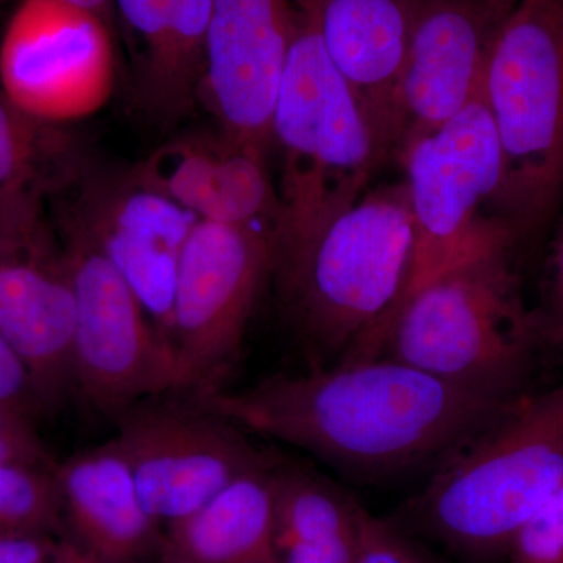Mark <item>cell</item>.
<instances>
[{
  "label": "cell",
  "mask_w": 563,
  "mask_h": 563,
  "mask_svg": "<svg viewBox=\"0 0 563 563\" xmlns=\"http://www.w3.org/2000/svg\"><path fill=\"white\" fill-rule=\"evenodd\" d=\"M192 398L246 432L373 485L432 476L525 399L472 390L390 357L276 374Z\"/></svg>",
  "instance_id": "6da1fadb"
},
{
  "label": "cell",
  "mask_w": 563,
  "mask_h": 563,
  "mask_svg": "<svg viewBox=\"0 0 563 563\" xmlns=\"http://www.w3.org/2000/svg\"><path fill=\"white\" fill-rule=\"evenodd\" d=\"M415 255L406 181L368 190L276 273L312 368L379 358Z\"/></svg>",
  "instance_id": "7a4b0ae2"
},
{
  "label": "cell",
  "mask_w": 563,
  "mask_h": 563,
  "mask_svg": "<svg viewBox=\"0 0 563 563\" xmlns=\"http://www.w3.org/2000/svg\"><path fill=\"white\" fill-rule=\"evenodd\" d=\"M518 250L515 233L501 229L429 280L404 303L380 357L472 390L526 398L543 339L521 298Z\"/></svg>",
  "instance_id": "3957f363"
},
{
  "label": "cell",
  "mask_w": 563,
  "mask_h": 563,
  "mask_svg": "<svg viewBox=\"0 0 563 563\" xmlns=\"http://www.w3.org/2000/svg\"><path fill=\"white\" fill-rule=\"evenodd\" d=\"M272 146L280 155L276 274L325 221L357 202L384 166L361 103L324 49L313 0H303L285 63Z\"/></svg>",
  "instance_id": "277c9868"
},
{
  "label": "cell",
  "mask_w": 563,
  "mask_h": 563,
  "mask_svg": "<svg viewBox=\"0 0 563 563\" xmlns=\"http://www.w3.org/2000/svg\"><path fill=\"white\" fill-rule=\"evenodd\" d=\"M563 484V387L528 396L443 463L404 507L407 526L473 561L506 555Z\"/></svg>",
  "instance_id": "5b68a950"
},
{
  "label": "cell",
  "mask_w": 563,
  "mask_h": 563,
  "mask_svg": "<svg viewBox=\"0 0 563 563\" xmlns=\"http://www.w3.org/2000/svg\"><path fill=\"white\" fill-rule=\"evenodd\" d=\"M483 92L503 152L493 214L521 246L563 201V0H515L493 41Z\"/></svg>",
  "instance_id": "8992f818"
},
{
  "label": "cell",
  "mask_w": 563,
  "mask_h": 563,
  "mask_svg": "<svg viewBox=\"0 0 563 563\" xmlns=\"http://www.w3.org/2000/svg\"><path fill=\"white\" fill-rule=\"evenodd\" d=\"M398 163L406 172L415 229L404 306L474 246L509 228L493 214L503 187V152L483 87L454 118L412 141Z\"/></svg>",
  "instance_id": "52a82bcc"
},
{
  "label": "cell",
  "mask_w": 563,
  "mask_h": 563,
  "mask_svg": "<svg viewBox=\"0 0 563 563\" xmlns=\"http://www.w3.org/2000/svg\"><path fill=\"white\" fill-rule=\"evenodd\" d=\"M274 269V236L262 228L196 221L174 285L176 390H221L242 354L263 282Z\"/></svg>",
  "instance_id": "ba28073f"
},
{
  "label": "cell",
  "mask_w": 563,
  "mask_h": 563,
  "mask_svg": "<svg viewBox=\"0 0 563 563\" xmlns=\"http://www.w3.org/2000/svg\"><path fill=\"white\" fill-rule=\"evenodd\" d=\"M62 252L76 298V391L113 420L133 404L174 393L173 347L129 282L74 217L66 221Z\"/></svg>",
  "instance_id": "9c48e42d"
},
{
  "label": "cell",
  "mask_w": 563,
  "mask_h": 563,
  "mask_svg": "<svg viewBox=\"0 0 563 563\" xmlns=\"http://www.w3.org/2000/svg\"><path fill=\"white\" fill-rule=\"evenodd\" d=\"M141 504L165 528L198 510L236 477L282 461L192 396L165 393L117 418Z\"/></svg>",
  "instance_id": "30bf717a"
},
{
  "label": "cell",
  "mask_w": 563,
  "mask_h": 563,
  "mask_svg": "<svg viewBox=\"0 0 563 563\" xmlns=\"http://www.w3.org/2000/svg\"><path fill=\"white\" fill-rule=\"evenodd\" d=\"M117 87L106 18L66 0H20L0 40V88L18 109L62 125L98 113Z\"/></svg>",
  "instance_id": "8fae6325"
},
{
  "label": "cell",
  "mask_w": 563,
  "mask_h": 563,
  "mask_svg": "<svg viewBox=\"0 0 563 563\" xmlns=\"http://www.w3.org/2000/svg\"><path fill=\"white\" fill-rule=\"evenodd\" d=\"M515 0H420L393 95L387 165L468 106Z\"/></svg>",
  "instance_id": "7c38bea8"
},
{
  "label": "cell",
  "mask_w": 563,
  "mask_h": 563,
  "mask_svg": "<svg viewBox=\"0 0 563 563\" xmlns=\"http://www.w3.org/2000/svg\"><path fill=\"white\" fill-rule=\"evenodd\" d=\"M303 0H214L201 88L221 132L272 147L274 106Z\"/></svg>",
  "instance_id": "4fadbf2b"
},
{
  "label": "cell",
  "mask_w": 563,
  "mask_h": 563,
  "mask_svg": "<svg viewBox=\"0 0 563 563\" xmlns=\"http://www.w3.org/2000/svg\"><path fill=\"white\" fill-rule=\"evenodd\" d=\"M76 314L62 247L43 225L0 244V336L27 369L43 412L76 391Z\"/></svg>",
  "instance_id": "5bb4252c"
},
{
  "label": "cell",
  "mask_w": 563,
  "mask_h": 563,
  "mask_svg": "<svg viewBox=\"0 0 563 563\" xmlns=\"http://www.w3.org/2000/svg\"><path fill=\"white\" fill-rule=\"evenodd\" d=\"M74 218L129 282L173 347L174 285L198 218L131 176L122 185H91Z\"/></svg>",
  "instance_id": "9a60e30c"
},
{
  "label": "cell",
  "mask_w": 563,
  "mask_h": 563,
  "mask_svg": "<svg viewBox=\"0 0 563 563\" xmlns=\"http://www.w3.org/2000/svg\"><path fill=\"white\" fill-rule=\"evenodd\" d=\"M198 220L252 225L273 233L282 209L265 155L220 135H188L163 144L131 174Z\"/></svg>",
  "instance_id": "2e32d148"
},
{
  "label": "cell",
  "mask_w": 563,
  "mask_h": 563,
  "mask_svg": "<svg viewBox=\"0 0 563 563\" xmlns=\"http://www.w3.org/2000/svg\"><path fill=\"white\" fill-rule=\"evenodd\" d=\"M63 536L95 563H139L161 554L163 526L141 504L128 459L109 442L55 466Z\"/></svg>",
  "instance_id": "e0dca14e"
},
{
  "label": "cell",
  "mask_w": 563,
  "mask_h": 563,
  "mask_svg": "<svg viewBox=\"0 0 563 563\" xmlns=\"http://www.w3.org/2000/svg\"><path fill=\"white\" fill-rule=\"evenodd\" d=\"M324 49L347 81L387 165L393 95L420 0H313Z\"/></svg>",
  "instance_id": "ac0fdd59"
},
{
  "label": "cell",
  "mask_w": 563,
  "mask_h": 563,
  "mask_svg": "<svg viewBox=\"0 0 563 563\" xmlns=\"http://www.w3.org/2000/svg\"><path fill=\"white\" fill-rule=\"evenodd\" d=\"M280 462L236 477L198 510L166 525L158 559L279 563L274 539V472Z\"/></svg>",
  "instance_id": "d6986e66"
},
{
  "label": "cell",
  "mask_w": 563,
  "mask_h": 563,
  "mask_svg": "<svg viewBox=\"0 0 563 563\" xmlns=\"http://www.w3.org/2000/svg\"><path fill=\"white\" fill-rule=\"evenodd\" d=\"M60 125L18 109L0 88V228L22 235L40 228V199L70 165Z\"/></svg>",
  "instance_id": "ffe728a7"
},
{
  "label": "cell",
  "mask_w": 563,
  "mask_h": 563,
  "mask_svg": "<svg viewBox=\"0 0 563 563\" xmlns=\"http://www.w3.org/2000/svg\"><path fill=\"white\" fill-rule=\"evenodd\" d=\"M214 0H172L158 60L139 84L140 101L158 118L179 117L199 95Z\"/></svg>",
  "instance_id": "44dd1931"
},
{
  "label": "cell",
  "mask_w": 563,
  "mask_h": 563,
  "mask_svg": "<svg viewBox=\"0 0 563 563\" xmlns=\"http://www.w3.org/2000/svg\"><path fill=\"white\" fill-rule=\"evenodd\" d=\"M362 504L313 470L282 459L274 472L276 551L306 540L332 539L358 529Z\"/></svg>",
  "instance_id": "7402d4cb"
},
{
  "label": "cell",
  "mask_w": 563,
  "mask_h": 563,
  "mask_svg": "<svg viewBox=\"0 0 563 563\" xmlns=\"http://www.w3.org/2000/svg\"><path fill=\"white\" fill-rule=\"evenodd\" d=\"M63 533L55 468L0 466V539Z\"/></svg>",
  "instance_id": "603a6c76"
},
{
  "label": "cell",
  "mask_w": 563,
  "mask_h": 563,
  "mask_svg": "<svg viewBox=\"0 0 563 563\" xmlns=\"http://www.w3.org/2000/svg\"><path fill=\"white\" fill-rule=\"evenodd\" d=\"M507 563H563V484L515 533Z\"/></svg>",
  "instance_id": "cb8c5ba5"
},
{
  "label": "cell",
  "mask_w": 563,
  "mask_h": 563,
  "mask_svg": "<svg viewBox=\"0 0 563 563\" xmlns=\"http://www.w3.org/2000/svg\"><path fill=\"white\" fill-rule=\"evenodd\" d=\"M355 563H431L410 542L401 528L374 517L362 506Z\"/></svg>",
  "instance_id": "d4e9b609"
},
{
  "label": "cell",
  "mask_w": 563,
  "mask_h": 563,
  "mask_svg": "<svg viewBox=\"0 0 563 563\" xmlns=\"http://www.w3.org/2000/svg\"><path fill=\"white\" fill-rule=\"evenodd\" d=\"M140 47L139 84L154 68L165 40L172 0H114Z\"/></svg>",
  "instance_id": "484cf974"
},
{
  "label": "cell",
  "mask_w": 563,
  "mask_h": 563,
  "mask_svg": "<svg viewBox=\"0 0 563 563\" xmlns=\"http://www.w3.org/2000/svg\"><path fill=\"white\" fill-rule=\"evenodd\" d=\"M57 463L36 433L32 417L0 406V466L55 468Z\"/></svg>",
  "instance_id": "4316f807"
},
{
  "label": "cell",
  "mask_w": 563,
  "mask_h": 563,
  "mask_svg": "<svg viewBox=\"0 0 563 563\" xmlns=\"http://www.w3.org/2000/svg\"><path fill=\"white\" fill-rule=\"evenodd\" d=\"M0 563H95L63 533L2 537Z\"/></svg>",
  "instance_id": "83f0119b"
},
{
  "label": "cell",
  "mask_w": 563,
  "mask_h": 563,
  "mask_svg": "<svg viewBox=\"0 0 563 563\" xmlns=\"http://www.w3.org/2000/svg\"><path fill=\"white\" fill-rule=\"evenodd\" d=\"M536 317L543 343L563 346V213L548 254L543 310Z\"/></svg>",
  "instance_id": "f1b7e54d"
},
{
  "label": "cell",
  "mask_w": 563,
  "mask_h": 563,
  "mask_svg": "<svg viewBox=\"0 0 563 563\" xmlns=\"http://www.w3.org/2000/svg\"><path fill=\"white\" fill-rule=\"evenodd\" d=\"M0 406L29 415L41 412L27 369L0 336Z\"/></svg>",
  "instance_id": "f546056e"
},
{
  "label": "cell",
  "mask_w": 563,
  "mask_h": 563,
  "mask_svg": "<svg viewBox=\"0 0 563 563\" xmlns=\"http://www.w3.org/2000/svg\"><path fill=\"white\" fill-rule=\"evenodd\" d=\"M357 551L358 529L347 536L288 544L277 551V559L279 563H355Z\"/></svg>",
  "instance_id": "4dcf8cb0"
},
{
  "label": "cell",
  "mask_w": 563,
  "mask_h": 563,
  "mask_svg": "<svg viewBox=\"0 0 563 563\" xmlns=\"http://www.w3.org/2000/svg\"><path fill=\"white\" fill-rule=\"evenodd\" d=\"M66 2L80 7V9L95 11L103 18H106L107 10L110 7V0H66Z\"/></svg>",
  "instance_id": "1f68e13d"
},
{
  "label": "cell",
  "mask_w": 563,
  "mask_h": 563,
  "mask_svg": "<svg viewBox=\"0 0 563 563\" xmlns=\"http://www.w3.org/2000/svg\"><path fill=\"white\" fill-rule=\"evenodd\" d=\"M10 236H13V235H11V233H9V232L3 231V229L0 228V244L5 243L7 240L10 239Z\"/></svg>",
  "instance_id": "d6a6232c"
},
{
  "label": "cell",
  "mask_w": 563,
  "mask_h": 563,
  "mask_svg": "<svg viewBox=\"0 0 563 563\" xmlns=\"http://www.w3.org/2000/svg\"><path fill=\"white\" fill-rule=\"evenodd\" d=\"M139 563H172V562H166V561H162V559H152V561H144V562H139Z\"/></svg>",
  "instance_id": "836d02e7"
},
{
  "label": "cell",
  "mask_w": 563,
  "mask_h": 563,
  "mask_svg": "<svg viewBox=\"0 0 563 563\" xmlns=\"http://www.w3.org/2000/svg\"><path fill=\"white\" fill-rule=\"evenodd\" d=\"M3 2H5V0H0V5H2Z\"/></svg>",
  "instance_id": "e575fe53"
}]
</instances>
